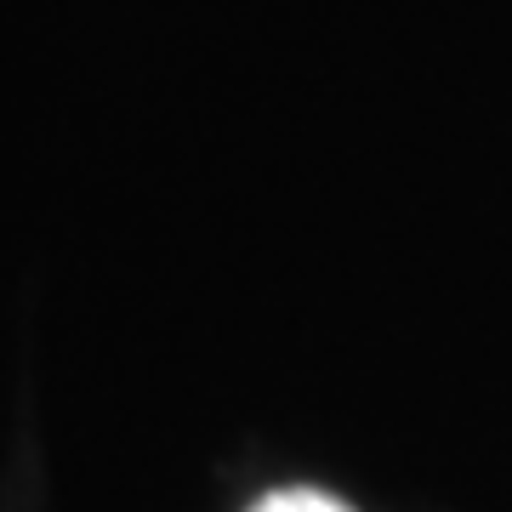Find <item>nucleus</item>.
Masks as SVG:
<instances>
[{"instance_id": "1", "label": "nucleus", "mask_w": 512, "mask_h": 512, "mask_svg": "<svg viewBox=\"0 0 512 512\" xmlns=\"http://www.w3.org/2000/svg\"><path fill=\"white\" fill-rule=\"evenodd\" d=\"M251 512H348L336 495H319V490H285V495H268L256 501Z\"/></svg>"}]
</instances>
